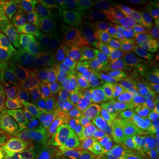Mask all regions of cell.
Here are the masks:
<instances>
[{"mask_svg":"<svg viewBox=\"0 0 159 159\" xmlns=\"http://www.w3.org/2000/svg\"><path fill=\"white\" fill-rule=\"evenodd\" d=\"M57 108V104L46 98L32 100L23 115L20 124L56 134L57 123L54 119V113Z\"/></svg>","mask_w":159,"mask_h":159,"instance_id":"8","label":"cell"},{"mask_svg":"<svg viewBox=\"0 0 159 159\" xmlns=\"http://www.w3.org/2000/svg\"><path fill=\"white\" fill-rule=\"evenodd\" d=\"M131 159H139V158L137 157V155H136V156H134V157H132V158H131Z\"/></svg>","mask_w":159,"mask_h":159,"instance_id":"41","label":"cell"},{"mask_svg":"<svg viewBox=\"0 0 159 159\" xmlns=\"http://www.w3.org/2000/svg\"><path fill=\"white\" fill-rule=\"evenodd\" d=\"M129 13L128 20L142 19L157 25V15L154 7L153 0H129Z\"/></svg>","mask_w":159,"mask_h":159,"instance_id":"25","label":"cell"},{"mask_svg":"<svg viewBox=\"0 0 159 159\" xmlns=\"http://www.w3.org/2000/svg\"><path fill=\"white\" fill-rule=\"evenodd\" d=\"M61 140V139H60ZM51 159H76L72 150L70 149L67 145H66L64 142L61 141V145L58 149L57 153Z\"/></svg>","mask_w":159,"mask_h":159,"instance_id":"32","label":"cell"},{"mask_svg":"<svg viewBox=\"0 0 159 159\" xmlns=\"http://www.w3.org/2000/svg\"><path fill=\"white\" fill-rule=\"evenodd\" d=\"M107 133L111 137L114 146L121 148H138L146 142L142 140L125 123L118 127L111 128Z\"/></svg>","mask_w":159,"mask_h":159,"instance_id":"22","label":"cell"},{"mask_svg":"<svg viewBox=\"0 0 159 159\" xmlns=\"http://www.w3.org/2000/svg\"><path fill=\"white\" fill-rule=\"evenodd\" d=\"M150 148L154 159H159V145H157L150 142Z\"/></svg>","mask_w":159,"mask_h":159,"instance_id":"35","label":"cell"},{"mask_svg":"<svg viewBox=\"0 0 159 159\" xmlns=\"http://www.w3.org/2000/svg\"><path fill=\"white\" fill-rule=\"evenodd\" d=\"M6 158V145L3 143H0V159Z\"/></svg>","mask_w":159,"mask_h":159,"instance_id":"37","label":"cell"},{"mask_svg":"<svg viewBox=\"0 0 159 159\" xmlns=\"http://www.w3.org/2000/svg\"><path fill=\"white\" fill-rule=\"evenodd\" d=\"M53 102L59 108L66 111H74L82 104L75 82L71 79L62 82L58 86Z\"/></svg>","mask_w":159,"mask_h":159,"instance_id":"19","label":"cell"},{"mask_svg":"<svg viewBox=\"0 0 159 159\" xmlns=\"http://www.w3.org/2000/svg\"><path fill=\"white\" fill-rule=\"evenodd\" d=\"M68 128L69 134L105 133L111 128L110 108L97 104L81 105L71 111Z\"/></svg>","mask_w":159,"mask_h":159,"instance_id":"4","label":"cell"},{"mask_svg":"<svg viewBox=\"0 0 159 159\" xmlns=\"http://www.w3.org/2000/svg\"><path fill=\"white\" fill-rule=\"evenodd\" d=\"M111 3L123 15L122 17L125 18V19H129L130 13H129L128 1H126V0H112V1H111Z\"/></svg>","mask_w":159,"mask_h":159,"instance_id":"33","label":"cell"},{"mask_svg":"<svg viewBox=\"0 0 159 159\" xmlns=\"http://www.w3.org/2000/svg\"><path fill=\"white\" fill-rule=\"evenodd\" d=\"M71 23L74 25L78 35H94L99 37H108L114 31L103 22L102 19L94 17L78 7L72 11Z\"/></svg>","mask_w":159,"mask_h":159,"instance_id":"14","label":"cell"},{"mask_svg":"<svg viewBox=\"0 0 159 159\" xmlns=\"http://www.w3.org/2000/svg\"><path fill=\"white\" fill-rule=\"evenodd\" d=\"M3 4H4V0H0V10L2 9V6H3Z\"/></svg>","mask_w":159,"mask_h":159,"instance_id":"39","label":"cell"},{"mask_svg":"<svg viewBox=\"0 0 159 159\" xmlns=\"http://www.w3.org/2000/svg\"><path fill=\"white\" fill-rule=\"evenodd\" d=\"M125 124L143 141H149L154 123L142 118L139 114L132 111Z\"/></svg>","mask_w":159,"mask_h":159,"instance_id":"27","label":"cell"},{"mask_svg":"<svg viewBox=\"0 0 159 159\" xmlns=\"http://www.w3.org/2000/svg\"><path fill=\"white\" fill-rule=\"evenodd\" d=\"M137 157L139 159H154L150 148V141H146L138 148Z\"/></svg>","mask_w":159,"mask_h":159,"instance_id":"31","label":"cell"},{"mask_svg":"<svg viewBox=\"0 0 159 159\" xmlns=\"http://www.w3.org/2000/svg\"><path fill=\"white\" fill-rule=\"evenodd\" d=\"M114 143L107 132L97 134L95 144V159H113Z\"/></svg>","mask_w":159,"mask_h":159,"instance_id":"28","label":"cell"},{"mask_svg":"<svg viewBox=\"0 0 159 159\" xmlns=\"http://www.w3.org/2000/svg\"><path fill=\"white\" fill-rule=\"evenodd\" d=\"M4 41H5V40H4V38H3L2 36H0V44H1V43L4 42Z\"/></svg>","mask_w":159,"mask_h":159,"instance_id":"40","label":"cell"},{"mask_svg":"<svg viewBox=\"0 0 159 159\" xmlns=\"http://www.w3.org/2000/svg\"><path fill=\"white\" fill-rule=\"evenodd\" d=\"M0 92L16 97L19 100L30 103L32 98L27 95L22 85L19 82L15 75L3 63L0 61Z\"/></svg>","mask_w":159,"mask_h":159,"instance_id":"20","label":"cell"},{"mask_svg":"<svg viewBox=\"0 0 159 159\" xmlns=\"http://www.w3.org/2000/svg\"><path fill=\"white\" fill-rule=\"evenodd\" d=\"M53 42L52 27L35 15L33 25L23 37V48L33 57L52 48Z\"/></svg>","mask_w":159,"mask_h":159,"instance_id":"11","label":"cell"},{"mask_svg":"<svg viewBox=\"0 0 159 159\" xmlns=\"http://www.w3.org/2000/svg\"><path fill=\"white\" fill-rule=\"evenodd\" d=\"M78 40V33L71 21L55 27L53 29V41L58 44V46L74 52V54L77 51Z\"/></svg>","mask_w":159,"mask_h":159,"instance_id":"24","label":"cell"},{"mask_svg":"<svg viewBox=\"0 0 159 159\" xmlns=\"http://www.w3.org/2000/svg\"><path fill=\"white\" fill-rule=\"evenodd\" d=\"M137 149L135 148H121L114 146L113 159H131L137 155Z\"/></svg>","mask_w":159,"mask_h":159,"instance_id":"30","label":"cell"},{"mask_svg":"<svg viewBox=\"0 0 159 159\" xmlns=\"http://www.w3.org/2000/svg\"><path fill=\"white\" fill-rule=\"evenodd\" d=\"M76 54L89 65L103 66L110 61L112 46L99 36L79 35Z\"/></svg>","mask_w":159,"mask_h":159,"instance_id":"10","label":"cell"},{"mask_svg":"<svg viewBox=\"0 0 159 159\" xmlns=\"http://www.w3.org/2000/svg\"><path fill=\"white\" fill-rule=\"evenodd\" d=\"M104 72L103 66H91L74 78L82 105H90Z\"/></svg>","mask_w":159,"mask_h":159,"instance_id":"16","label":"cell"},{"mask_svg":"<svg viewBox=\"0 0 159 159\" xmlns=\"http://www.w3.org/2000/svg\"><path fill=\"white\" fill-rule=\"evenodd\" d=\"M76 7L83 10L87 13L90 14L94 17H104L111 16L117 19L119 16L118 10L110 1L104 0H78L74 1Z\"/></svg>","mask_w":159,"mask_h":159,"instance_id":"23","label":"cell"},{"mask_svg":"<svg viewBox=\"0 0 159 159\" xmlns=\"http://www.w3.org/2000/svg\"><path fill=\"white\" fill-rule=\"evenodd\" d=\"M150 138L153 140L155 144L159 145V121L154 123L153 129H152V133H151Z\"/></svg>","mask_w":159,"mask_h":159,"instance_id":"34","label":"cell"},{"mask_svg":"<svg viewBox=\"0 0 159 159\" xmlns=\"http://www.w3.org/2000/svg\"><path fill=\"white\" fill-rule=\"evenodd\" d=\"M70 79L68 74L58 69L39 67L38 80L42 95L47 100L53 102L56 91L62 82Z\"/></svg>","mask_w":159,"mask_h":159,"instance_id":"18","label":"cell"},{"mask_svg":"<svg viewBox=\"0 0 159 159\" xmlns=\"http://www.w3.org/2000/svg\"><path fill=\"white\" fill-rule=\"evenodd\" d=\"M133 111L149 122H158L159 96L149 92L140 93L134 103Z\"/></svg>","mask_w":159,"mask_h":159,"instance_id":"21","label":"cell"},{"mask_svg":"<svg viewBox=\"0 0 159 159\" xmlns=\"http://www.w3.org/2000/svg\"><path fill=\"white\" fill-rule=\"evenodd\" d=\"M0 61L9 67L24 89L35 100L44 98L40 90L37 66L19 43L4 41L0 44Z\"/></svg>","mask_w":159,"mask_h":159,"instance_id":"2","label":"cell"},{"mask_svg":"<svg viewBox=\"0 0 159 159\" xmlns=\"http://www.w3.org/2000/svg\"><path fill=\"white\" fill-rule=\"evenodd\" d=\"M119 32L131 47L155 54L159 51V26L146 20H128L119 16L116 19Z\"/></svg>","mask_w":159,"mask_h":159,"instance_id":"3","label":"cell"},{"mask_svg":"<svg viewBox=\"0 0 159 159\" xmlns=\"http://www.w3.org/2000/svg\"><path fill=\"white\" fill-rule=\"evenodd\" d=\"M6 159H8V158H7V157H6Z\"/></svg>","mask_w":159,"mask_h":159,"instance_id":"42","label":"cell"},{"mask_svg":"<svg viewBox=\"0 0 159 159\" xmlns=\"http://www.w3.org/2000/svg\"><path fill=\"white\" fill-rule=\"evenodd\" d=\"M5 145L8 159H36L27 142L18 134Z\"/></svg>","mask_w":159,"mask_h":159,"instance_id":"26","label":"cell"},{"mask_svg":"<svg viewBox=\"0 0 159 159\" xmlns=\"http://www.w3.org/2000/svg\"><path fill=\"white\" fill-rule=\"evenodd\" d=\"M0 36H2L5 41L11 42V43H19L16 38L14 37L13 34L11 33L9 25L4 17L0 15Z\"/></svg>","mask_w":159,"mask_h":159,"instance_id":"29","label":"cell"},{"mask_svg":"<svg viewBox=\"0 0 159 159\" xmlns=\"http://www.w3.org/2000/svg\"><path fill=\"white\" fill-rule=\"evenodd\" d=\"M30 103L0 92V142L6 144L17 135L19 125Z\"/></svg>","mask_w":159,"mask_h":159,"instance_id":"6","label":"cell"},{"mask_svg":"<svg viewBox=\"0 0 159 159\" xmlns=\"http://www.w3.org/2000/svg\"><path fill=\"white\" fill-rule=\"evenodd\" d=\"M36 5L37 1H4L0 15L6 19L19 43L22 42L24 35L34 23Z\"/></svg>","mask_w":159,"mask_h":159,"instance_id":"5","label":"cell"},{"mask_svg":"<svg viewBox=\"0 0 159 159\" xmlns=\"http://www.w3.org/2000/svg\"><path fill=\"white\" fill-rule=\"evenodd\" d=\"M121 60L125 85L136 93L149 92L159 96V64L153 56L125 49Z\"/></svg>","mask_w":159,"mask_h":159,"instance_id":"1","label":"cell"},{"mask_svg":"<svg viewBox=\"0 0 159 159\" xmlns=\"http://www.w3.org/2000/svg\"><path fill=\"white\" fill-rule=\"evenodd\" d=\"M137 97L138 93L131 89L129 87L125 84L121 86L110 107L111 128L125 124L133 111V106Z\"/></svg>","mask_w":159,"mask_h":159,"instance_id":"15","label":"cell"},{"mask_svg":"<svg viewBox=\"0 0 159 159\" xmlns=\"http://www.w3.org/2000/svg\"><path fill=\"white\" fill-rule=\"evenodd\" d=\"M97 135L96 133L73 134L60 139L70 148L76 159H95Z\"/></svg>","mask_w":159,"mask_h":159,"instance_id":"17","label":"cell"},{"mask_svg":"<svg viewBox=\"0 0 159 159\" xmlns=\"http://www.w3.org/2000/svg\"><path fill=\"white\" fill-rule=\"evenodd\" d=\"M32 59L40 67L62 70L71 74L74 78H76L84 70L76 54L58 45L53 46L47 51L33 56Z\"/></svg>","mask_w":159,"mask_h":159,"instance_id":"7","label":"cell"},{"mask_svg":"<svg viewBox=\"0 0 159 159\" xmlns=\"http://www.w3.org/2000/svg\"><path fill=\"white\" fill-rule=\"evenodd\" d=\"M18 135L27 142L36 159L52 158L61 145L60 138L57 139L38 128L22 124L19 125Z\"/></svg>","mask_w":159,"mask_h":159,"instance_id":"9","label":"cell"},{"mask_svg":"<svg viewBox=\"0 0 159 159\" xmlns=\"http://www.w3.org/2000/svg\"><path fill=\"white\" fill-rule=\"evenodd\" d=\"M153 3L157 15V25L159 26V0H153Z\"/></svg>","mask_w":159,"mask_h":159,"instance_id":"36","label":"cell"},{"mask_svg":"<svg viewBox=\"0 0 159 159\" xmlns=\"http://www.w3.org/2000/svg\"><path fill=\"white\" fill-rule=\"evenodd\" d=\"M122 75L112 61L104 65V72L102 80L97 88L91 104H97L110 108L114 97L122 86Z\"/></svg>","mask_w":159,"mask_h":159,"instance_id":"12","label":"cell"},{"mask_svg":"<svg viewBox=\"0 0 159 159\" xmlns=\"http://www.w3.org/2000/svg\"><path fill=\"white\" fill-rule=\"evenodd\" d=\"M74 7V1L72 0L37 1L35 15L43 19L51 27H57L70 21Z\"/></svg>","mask_w":159,"mask_h":159,"instance_id":"13","label":"cell"},{"mask_svg":"<svg viewBox=\"0 0 159 159\" xmlns=\"http://www.w3.org/2000/svg\"><path fill=\"white\" fill-rule=\"evenodd\" d=\"M152 56L154 57V58L157 60V62L159 64V51L157 52H156L155 54H152Z\"/></svg>","mask_w":159,"mask_h":159,"instance_id":"38","label":"cell"}]
</instances>
